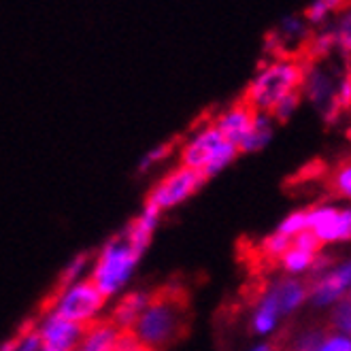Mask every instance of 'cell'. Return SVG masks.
Listing matches in <instances>:
<instances>
[{
	"label": "cell",
	"instance_id": "cell-13",
	"mask_svg": "<svg viewBox=\"0 0 351 351\" xmlns=\"http://www.w3.org/2000/svg\"><path fill=\"white\" fill-rule=\"evenodd\" d=\"M152 298H154V294L147 290H130L126 294H121L111 308L109 319L119 330H123V332H130L134 324L138 322V317L145 313V308L149 306Z\"/></svg>",
	"mask_w": 351,
	"mask_h": 351
},
{
	"label": "cell",
	"instance_id": "cell-19",
	"mask_svg": "<svg viewBox=\"0 0 351 351\" xmlns=\"http://www.w3.org/2000/svg\"><path fill=\"white\" fill-rule=\"evenodd\" d=\"M275 126H277V121L273 119L271 113L258 111L254 128H252L250 136L245 138L243 145L239 147V152L241 154H256V152H262L264 147H268V143H271L275 136Z\"/></svg>",
	"mask_w": 351,
	"mask_h": 351
},
{
	"label": "cell",
	"instance_id": "cell-34",
	"mask_svg": "<svg viewBox=\"0 0 351 351\" xmlns=\"http://www.w3.org/2000/svg\"><path fill=\"white\" fill-rule=\"evenodd\" d=\"M117 351H156L152 347H145V345H141L132 332H123L121 339H119V345H117Z\"/></svg>",
	"mask_w": 351,
	"mask_h": 351
},
{
	"label": "cell",
	"instance_id": "cell-17",
	"mask_svg": "<svg viewBox=\"0 0 351 351\" xmlns=\"http://www.w3.org/2000/svg\"><path fill=\"white\" fill-rule=\"evenodd\" d=\"M283 315L279 311L277 302L268 296L266 292L258 298V302L252 308V315H250V328L252 332L260 339H268L271 335L277 332V328L281 324Z\"/></svg>",
	"mask_w": 351,
	"mask_h": 351
},
{
	"label": "cell",
	"instance_id": "cell-14",
	"mask_svg": "<svg viewBox=\"0 0 351 351\" xmlns=\"http://www.w3.org/2000/svg\"><path fill=\"white\" fill-rule=\"evenodd\" d=\"M308 26L306 19L298 13H287L279 26L268 34L266 43L271 45V51H275V56H285L287 47L294 45H302L308 38Z\"/></svg>",
	"mask_w": 351,
	"mask_h": 351
},
{
	"label": "cell",
	"instance_id": "cell-26",
	"mask_svg": "<svg viewBox=\"0 0 351 351\" xmlns=\"http://www.w3.org/2000/svg\"><path fill=\"white\" fill-rule=\"evenodd\" d=\"M328 326L335 332L351 337V296L343 298L328 311Z\"/></svg>",
	"mask_w": 351,
	"mask_h": 351
},
{
	"label": "cell",
	"instance_id": "cell-12",
	"mask_svg": "<svg viewBox=\"0 0 351 351\" xmlns=\"http://www.w3.org/2000/svg\"><path fill=\"white\" fill-rule=\"evenodd\" d=\"M271 296L283 317H290L298 313L300 308L308 302V283L298 277H279L264 290Z\"/></svg>",
	"mask_w": 351,
	"mask_h": 351
},
{
	"label": "cell",
	"instance_id": "cell-1",
	"mask_svg": "<svg viewBox=\"0 0 351 351\" xmlns=\"http://www.w3.org/2000/svg\"><path fill=\"white\" fill-rule=\"evenodd\" d=\"M306 64L294 56H273L256 71L245 88V102L256 111L271 113L285 96L300 92Z\"/></svg>",
	"mask_w": 351,
	"mask_h": 351
},
{
	"label": "cell",
	"instance_id": "cell-11",
	"mask_svg": "<svg viewBox=\"0 0 351 351\" xmlns=\"http://www.w3.org/2000/svg\"><path fill=\"white\" fill-rule=\"evenodd\" d=\"M256 109H252L247 102H237V105L223 109L221 113L215 115L213 119V126L228 138L232 145L241 147L245 138L250 136L252 128H254V121H256Z\"/></svg>",
	"mask_w": 351,
	"mask_h": 351
},
{
	"label": "cell",
	"instance_id": "cell-24",
	"mask_svg": "<svg viewBox=\"0 0 351 351\" xmlns=\"http://www.w3.org/2000/svg\"><path fill=\"white\" fill-rule=\"evenodd\" d=\"M306 230H308V213H306V209H296L292 213H287L275 228V232H279L281 237L290 239V241H294L296 237H300Z\"/></svg>",
	"mask_w": 351,
	"mask_h": 351
},
{
	"label": "cell",
	"instance_id": "cell-6",
	"mask_svg": "<svg viewBox=\"0 0 351 351\" xmlns=\"http://www.w3.org/2000/svg\"><path fill=\"white\" fill-rule=\"evenodd\" d=\"M341 73L343 71H335L332 66H328L326 62H311V64L306 66L304 81L300 88L302 98L306 102H311L328 123L337 121L343 115L335 102Z\"/></svg>",
	"mask_w": 351,
	"mask_h": 351
},
{
	"label": "cell",
	"instance_id": "cell-22",
	"mask_svg": "<svg viewBox=\"0 0 351 351\" xmlns=\"http://www.w3.org/2000/svg\"><path fill=\"white\" fill-rule=\"evenodd\" d=\"M328 328L322 326H304L292 335L287 343V351H317Z\"/></svg>",
	"mask_w": 351,
	"mask_h": 351
},
{
	"label": "cell",
	"instance_id": "cell-23",
	"mask_svg": "<svg viewBox=\"0 0 351 351\" xmlns=\"http://www.w3.org/2000/svg\"><path fill=\"white\" fill-rule=\"evenodd\" d=\"M337 51V40L332 34V28H319L311 38H308V53H311L313 62H324L326 58Z\"/></svg>",
	"mask_w": 351,
	"mask_h": 351
},
{
	"label": "cell",
	"instance_id": "cell-35",
	"mask_svg": "<svg viewBox=\"0 0 351 351\" xmlns=\"http://www.w3.org/2000/svg\"><path fill=\"white\" fill-rule=\"evenodd\" d=\"M250 351H277L275 349V345L273 343H268V341H262V343H258V345H254Z\"/></svg>",
	"mask_w": 351,
	"mask_h": 351
},
{
	"label": "cell",
	"instance_id": "cell-3",
	"mask_svg": "<svg viewBox=\"0 0 351 351\" xmlns=\"http://www.w3.org/2000/svg\"><path fill=\"white\" fill-rule=\"evenodd\" d=\"M239 154V147L232 145L211 121L198 126L183 141L179 149V162L181 167L198 171L204 179H213L228 169Z\"/></svg>",
	"mask_w": 351,
	"mask_h": 351
},
{
	"label": "cell",
	"instance_id": "cell-20",
	"mask_svg": "<svg viewBox=\"0 0 351 351\" xmlns=\"http://www.w3.org/2000/svg\"><path fill=\"white\" fill-rule=\"evenodd\" d=\"M343 5L341 3H332V0H313V3H308L302 11V17L306 19L308 26L313 28H328L330 26V19L337 17L339 11Z\"/></svg>",
	"mask_w": 351,
	"mask_h": 351
},
{
	"label": "cell",
	"instance_id": "cell-32",
	"mask_svg": "<svg viewBox=\"0 0 351 351\" xmlns=\"http://www.w3.org/2000/svg\"><path fill=\"white\" fill-rule=\"evenodd\" d=\"M337 107L341 113L351 109V71H343L339 79V88H337Z\"/></svg>",
	"mask_w": 351,
	"mask_h": 351
},
{
	"label": "cell",
	"instance_id": "cell-30",
	"mask_svg": "<svg viewBox=\"0 0 351 351\" xmlns=\"http://www.w3.org/2000/svg\"><path fill=\"white\" fill-rule=\"evenodd\" d=\"M171 154H173V145H171V143H160V145L147 149L145 154L141 156V160H138V171L141 173L152 171L154 167H158V164H162L164 160H169Z\"/></svg>",
	"mask_w": 351,
	"mask_h": 351
},
{
	"label": "cell",
	"instance_id": "cell-21",
	"mask_svg": "<svg viewBox=\"0 0 351 351\" xmlns=\"http://www.w3.org/2000/svg\"><path fill=\"white\" fill-rule=\"evenodd\" d=\"M337 40V51L351 60V5L343 7V11H339V15L335 17V22L330 24Z\"/></svg>",
	"mask_w": 351,
	"mask_h": 351
},
{
	"label": "cell",
	"instance_id": "cell-8",
	"mask_svg": "<svg viewBox=\"0 0 351 351\" xmlns=\"http://www.w3.org/2000/svg\"><path fill=\"white\" fill-rule=\"evenodd\" d=\"M308 213V232L319 245L351 243V204L322 202L315 204Z\"/></svg>",
	"mask_w": 351,
	"mask_h": 351
},
{
	"label": "cell",
	"instance_id": "cell-4",
	"mask_svg": "<svg viewBox=\"0 0 351 351\" xmlns=\"http://www.w3.org/2000/svg\"><path fill=\"white\" fill-rule=\"evenodd\" d=\"M185 326V304L179 296L154 294L145 313L138 317L130 332L134 339L152 349H162L177 341Z\"/></svg>",
	"mask_w": 351,
	"mask_h": 351
},
{
	"label": "cell",
	"instance_id": "cell-9",
	"mask_svg": "<svg viewBox=\"0 0 351 351\" xmlns=\"http://www.w3.org/2000/svg\"><path fill=\"white\" fill-rule=\"evenodd\" d=\"M347 296H351V258L337 262L330 271L313 277L308 283V302L317 308L330 311Z\"/></svg>",
	"mask_w": 351,
	"mask_h": 351
},
{
	"label": "cell",
	"instance_id": "cell-25",
	"mask_svg": "<svg viewBox=\"0 0 351 351\" xmlns=\"http://www.w3.org/2000/svg\"><path fill=\"white\" fill-rule=\"evenodd\" d=\"M90 271H92V256L77 254L66 262L64 268H62L60 281H62V285H64V283H75V281H81V279H88Z\"/></svg>",
	"mask_w": 351,
	"mask_h": 351
},
{
	"label": "cell",
	"instance_id": "cell-33",
	"mask_svg": "<svg viewBox=\"0 0 351 351\" xmlns=\"http://www.w3.org/2000/svg\"><path fill=\"white\" fill-rule=\"evenodd\" d=\"M43 349V343H40L38 335L32 330H26V332H22L19 337H15V347L13 351H40Z\"/></svg>",
	"mask_w": 351,
	"mask_h": 351
},
{
	"label": "cell",
	"instance_id": "cell-27",
	"mask_svg": "<svg viewBox=\"0 0 351 351\" xmlns=\"http://www.w3.org/2000/svg\"><path fill=\"white\" fill-rule=\"evenodd\" d=\"M292 247V241L290 239H285V237H281L279 232H271L268 237H264L262 241H260V247H258V252L266 258V260H281L283 256H285V252L290 250Z\"/></svg>",
	"mask_w": 351,
	"mask_h": 351
},
{
	"label": "cell",
	"instance_id": "cell-2",
	"mask_svg": "<svg viewBox=\"0 0 351 351\" xmlns=\"http://www.w3.org/2000/svg\"><path fill=\"white\" fill-rule=\"evenodd\" d=\"M143 254H138L123 232L107 239L92 258L90 279L105 294L107 300L126 294V287L134 279Z\"/></svg>",
	"mask_w": 351,
	"mask_h": 351
},
{
	"label": "cell",
	"instance_id": "cell-10",
	"mask_svg": "<svg viewBox=\"0 0 351 351\" xmlns=\"http://www.w3.org/2000/svg\"><path fill=\"white\" fill-rule=\"evenodd\" d=\"M34 332L38 335L45 349L51 351H77L81 339H84L86 328L79 326L66 317H62L53 311H47L38 317Z\"/></svg>",
	"mask_w": 351,
	"mask_h": 351
},
{
	"label": "cell",
	"instance_id": "cell-18",
	"mask_svg": "<svg viewBox=\"0 0 351 351\" xmlns=\"http://www.w3.org/2000/svg\"><path fill=\"white\" fill-rule=\"evenodd\" d=\"M319 252H315V250H304V247L292 243L290 250H287L285 256L279 260V266H281L283 275L285 277H298V279H302L304 275H313L315 260H317Z\"/></svg>",
	"mask_w": 351,
	"mask_h": 351
},
{
	"label": "cell",
	"instance_id": "cell-28",
	"mask_svg": "<svg viewBox=\"0 0 351 351\" xmlns=\"http://www.w3.org/2000/svg\"><path fill=\"white\" fill-rule=\"evenodd\" d=\"M330 185H332L337 196H341L343 200L351 204V160L339 164L335 169L332 177H330Z\"/></svg>",
	"mask_w": 351,
	"mask_h": 351
},
{
	"label": "cell",
	"instance_id": "cell-36",
	"mask_svg": "<svg viewBox=\"0 0 351 351\" xmlns=\"http://www.w3.org/2000/svg\"><path fill=\"white\" fill-rule=\"evenodd\" d=\"M15 347V339H5L3 345H0V351H13Z\"/></svg>",
	"mask_w": 351,
	"mask_h": 351
},
{
	"label": "cell",
	"instance_id": "cell-16",
	"mask_svg": "<svg viewBox=\"0 0 351 351\" xmlns=\"http://www.w3.org/2000/svg\"><path fill=\"white\" fill-rule=\"evenodd\" d=\"M123 330H119L111 319H100L86 328L77 351H117Z\"/></svg>",
	"mask_w": 351,
	"mask_h": 351
},
{
	"label": "cell",
	"instance_id": "cell-15",
	"mask_svg": "<svg viewBox=\"0 0 351 351\" xmlns=\"http://www.w3.org/2000/svg\"><path fill=\"white\" fill-rule=\"evenodd\" d=\"M160 217H162V211H158L156 206L145 202L141 213L121 230L123 237L130 241V245L138 254H145L147 247L152 245V239H154L158 226H160Z\"/></svg>",
	"mask_w": 351,
	"mask_h": 351
},
{
	"label": "cell",
	"instance_id": "cell-7",
	"mask_svg": "<svg viewBox=\"0 0 351 351\" xmlns=\"http://www.w3.org/2000/svg\"><path fill=\"white\" fill-rule=\"evenodd\" d=\"M206 179L188 167H175L164 175L147 194V204L156 206L158 211H171L177 209L183 202H188L200 188Z\"/></svg>",
	"mask_w": 351,
	"mask_h": 351
},
{
	"label": "cell",
	"instance_id": "cell-31",
	"mask_svg": "<svg viewBox=\"0 0 351 351\" xmlns=\"http://www.w3.org/2000/svg\"><path fill=\"white\" fill-rule=\"evenodd\" d=\"M317 351H351V337L335 332V330L328 328Z\"/></svg>",
	"mask_w": 351,
	"mask_h": 351
},
{
	"label": "cell",
	"instance_id": "cell-5",
	"mask_svg": "<svg viewBox=\"0 0 351 351\" xmlns=\"http://www.w3.org/2000/svg\"><path fill=\"white\" fill-rule=\"evenodd\" d=\"M47 308L79 326L88 328L102 319V313H105V308H107V298L88 277L75 283L60 285L58 292L51 296Z\"/></svg>",
	"mask_w": 351,
	"mask_h": 351
},
{
	"label": "cell",
	"instance_id": "cell-37",
	"mask_svg": "<svg viewBox=\"0 0 351 351\" xmlns=\"http://www.w3.org/2000/svg\"><path fill=\"white\" fill-rule=\"evenodd\" d=\"M40 351H51V349H45V347H43V349H40Z\"/></svg>",
	"mask_w": 351,
	"mask_h": 351
},
{
	"label": "cell",
	"instance_id": "cell-29",
	"mask_svg": "<svg viewBox=\"0 0 351 351\" xmlns=\"http://www.w3.org/2000/svg\"><path fill=\"white\" fill-rule=\"evenodd\" d=\"M302 94L300 92H294V94H290V96H285V98H281L277 105L273 107V111H271V115H273V119L277 121V123H283V121H287V119H292L296 113H298V109H300V105H302Z\"/></svg>",
	"mask_w": 351,
	"mask_h": 351
}]
</instances>
